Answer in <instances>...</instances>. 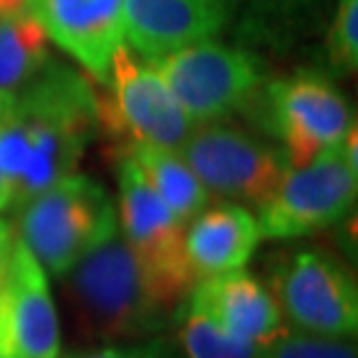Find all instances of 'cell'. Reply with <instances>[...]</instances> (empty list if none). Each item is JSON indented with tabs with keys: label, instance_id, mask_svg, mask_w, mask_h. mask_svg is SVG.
Returning a JSON list of instances; mask_svg holds the SVG:
<instances>
[{
	"label": "cell",
	"instance_id": "cell-1",
	"mask_svg": "<svg viewBox=\"0 0 358 358\" xmlns=\"http://www.w3.org/2000/svg\"><path fill=\"white\" fill-rule=\"evenodd\" d=\"M98 96L89 80L49 63L5 100L0 117V173L14 205L73 175L98 128Z\"/></svg>",
	"mask_w": 358,
	"mask_h": 358
},
{
	"label": "cell",
	"instance_id": "cell-2",
	"mask_svg": "<svg viewBox=\"0 0 358 358\" xmlns=\"http://www.w3.org/2000/svg\"><path fill=\"white\" fill-rule=\"evenodd\" d=\"M70 300L82 333L91 340H124L156 333L170 307L145 266L117 233L70 270Z\"/></svg>",
	"mask_w": 358,
	"mask_h": 358
},
{
	"label": "cell",
	"instance_id": "cell-3",
	"mask_svg": "<svg viewBox=\"0 0 358 358\" xmlns=\"http://www.w3.org/2000/svg\"><path fill=\"white\" fill-rule=\"evenodd\" d=\"M114 233L117 210L110 193L87 175L63 177L21 205L19 240L52 275H68Z\"/></svg>",
	"mask_w": 358,
	"mask_h": 358
},
{
	"label": "cell",
	"instance_id": "cell-4",
	"mask_svg": "<svg viewBox=\"0 0 358 358\" xmlns=\"http://www.w3.org/2000/svg\"><path fill=\"white\" fill-rule=\"evenodd\" d=\"M119 221L124 240L170 307H177L196 286V275L186 259V224L163 203L133 159L124 154L117 166Z\"/></svg>",
	"mask_w": 358,
	"mask_h": 358
},
{
	"label": "cell",
	"instance_id": "cell-5",
	"mask_svg": "<svg viewBox=\"0 0 358 358\" xmlns=\"http://www.w3.org/2000/svg\"><path fill=\"white\" fill-rule=\"evenodd\" d=\"M149 61L196 126L231 117L263 82L261 61L254 54L212 40Z\"/></svg>",
	"mask_w": 358,
	"mask_h": 358
},
{
	"label": "cell",
	"instance_id": "cell-6",
	"mask_svg": "<svg viewBox=\"0 0 358 358\" xmlns=\"http://www.w3.org/2000/svg\"><path fill=\"white\" fill-rule=\"evenodd\" d=\"M356 193L358 170L340 142L307 166L286 170L275 193L259 205L261 238L291 240L331 228L354 210Z\"/></svg>",
	"mask_w": 358,
	"mask_h": 358
},
{
	"label": "cell",
	"instance_id": "cell-7",
	"mask_svg": "<svg viewBox=\"0 0 358 358\" xmlns=\"http://www.w3.org/2000/svg\"><path fill=\"white\" fill-rule=\"evenodd\" d=\"M179 156L210 193L252 205L266 203L289 170L284 149L219 121L193 128Z\"/></svg>",
	"mask_w": 358,
	"mask_h": 358
},
{
	"label": "cell",
	"instance_id": "cell-8",
	"mask_svg": "<svg viewBox=\"0 0 358 358\" xmlns=\"http://www.w3.org/2000/svg\"><path fill=\"white\" fill-rule=\"evenodd\" d=\"M277 307L312 335L349 338L358 328V291L349 270L324 252H298L272 275Z\"/></svg>",
	"mask_w": 358,
	"mask_h": 358
},
{
	"label": "cell",
	"instance_id": "cell-9",
	"mask_svg": "<svg viewBox=\"0 0 358 358\" xmlns=\"http://www.w3.org/2000/svg\"><path fill=\"white\" fill-rule=\"evenodd\" d=\"M268 117L272 131L284 142L289 168L307 166L321 152L340 145L356 126L340 89L312 70L270 84Z\"/></svg>",
	"mask_w": 358,
	"mask_h": 358
},
{
	"label": "cell",
	"instance_id": "cell-10",
	"mask_svg": "<svg viewBox=\"0 0 358 358\" xmlns=\"http://www.w3.org/2000/svg\"><path fill=\"white\" fill-rule=\"evenodd\" d=\"M107 84L114 89V103L98 117H105L112 131H126L135 142L179 152L196 128L152 63L140 61L126 45L112 56Z\"/></svg>",
	"mask_w": 358,
	"mask_h": 358
},
{
	"label": "cell",
	"instance_id": "cell-11",
	"mask_svg": "<svg viewBox=\"0 0 358 358\" xmlns=\"http://www.w3.org/2000/svg\"><path fill=\"white\" fill-rule=\"evenodd\" d=\"M0 352L7 358H61V326L47 272L21 240L0 284Z\"/></svg>",
	"mask_w": 358,
	"mask_h": 358
},
{
	"label": "cell",
	"instance_id": "cell-12",
	"mask_svg": "<svg viewBox=\"0 0 358 358\" xmlns=\"http://www.w3.org/2000/svg\"><path fill=\"white\" fill-rule=\"evenodd\" d=\"M24 10L100 84L110 82L112 56L124 45V0H26Z\"/></svg>",
	"mask_w": 358,
	"mask_h": 358
},
{
	"label": "cell",
	"instance_id": "cell-13",
	"mask_svg": "<svg viewBox=\"0 0 358 358\" xmlns=\"http://www.w3.org/2000/svg\"><path fill=\"white\" fill-rule=\"evenodd\" d=\"M233 17V0H124V38L147 59L210 40Z\"/></svg>",
	"mask_w": 358,
	"mask_h": 358
},
{
	"label": "cell",
	"instance_id": "cell-14",
	"mask_svg": "<svg viewBox=\"0 0 358 358\" xmlns=\"http://www.w3.org/2000/svg\"><path fill=\"white\" fill-rule=\"evenodd\" d=\"M189 307L212 319L228 335L254 345L266 347L284 333L277 300L259 279L242 270L198 279Z\"/></svg>",
	"mask_w": 358,
	"mask_h": 358
},
{
	"label": "cell",
	"instance_id": "cell-15",
	"mask_svg": "<svg viewBox=\"0 0 358 358\" xmlns=\"http://www.w3.org/2000/svg\"><path fill=\"white\" fill-rule=\"evenodd\" d=\"M191 221L184 247L196 279L242 270L261 242L259 221L242 205L210 207Z\"/></svg>",
	"mask_w": 358,
	"mask_h": 358
},
{
	"label": "cell",
	"instance_id": "cell-16",
	"mask_svg": "<svg viewBox=\"0 0 358 358\" xmlns=\"http://www.w3.org/2000/svg\"><path fill=\"white\" fill-rule=\"evenodd\" d=\"M126 154L182 224H189L210 203V191L175 149L133 140Z\"/></svg>",
	"mask_w": 358,
	"mask_h": 358
},
{
	"label": "cell",
	"instance_id": "cell-17",
	"mask_svg": "<svg viewBox=\"0 0 358 358\" xmlns=\"http://www.w3.org/2000/svg\"><path fill=\"white\" fill-rule=\"evenodd\" d=\"M49 63V38L26 10L0 14V96H14Z\"/></svg>",
	"mask_w": 358,
	"mask_h": 358
},
{
	"label": "cell",
	"instance_id": "cell-18",
	"mask_svg": "<svg viewBox=\"0 0 358 358\" xmlns=\"http://www.w3.org/2000/svg\"><path fill=\"white\" fill-rule=\"evenodd\" d=\"M186 358H259L263 345L238 340L219 328L205 314L186 305L184 324L179 331Z\"/></svg>",
	"mask_w": 358,
	"mask_h": 358
},
{
	"label": "cell",
	"instance_id": "cell-19",
	"mask_svg": "<svg viewBox=\"0 0 358 358\" xmlns=\"http://www.w3.org/2000/svg\"><path fill=\"white\" fill-rule=\"evenodd\" d=\"M259 358H358L356 345L345 338L312 333H282L261 349Z\"/></svg>",
	"mask_w": 358,
	"mask_h": 358
},
{
	"label": "cell",
	"instance_id": "cell-20",
	"mask_svg": "<svg viewBox=\"0 0 358 358\" xmlns=\"http://www.w3.org/2000/svg\"><path fill=\"white\" fill-rule=\"evenodd\" d=\"M328 61L340 75H352L358 68V0H338L331 33Z\"/></svg>",
	"mask_w": 358,
	"mask_h": 358
},
{
	"label": "cell",
	"instance_id": "cell-21",
	"mask_svg": "<svg viewBox=\"0 0 358 358\" xmlns=\"http://www.w3.org/2000/svg\"><path fill=\"white\" fill-rule=\"evenodd\" d=\"M73 358H168V352L161 342H149V345L138 347H103Z\"/></svg>",
	"mask_w": 358,
	"mask_h": 358
},
{
	"label": "cell",
	"instance_id": "cell-22",
	"mask_svg": "<svg viewBox=\"0 0 358 358\" xmlns=\"http://www.w3.org/2000/svg\"><path fill=\"white\" fill-rule=\"evenodd\" d=\"M14 245H17V240L12 235V228L7 226V221L0 219V284H3V279L7 275V268H10Z\"/></svg>",
	"mask_w": 358,
	"mask_h": 358
},
{
	"label": "cell",
	"instance_id": "cell-23",
	"mask_svg": "<svg viewBox=\"0 0 358 358\" xmlns=\"http://www.w3.org/2000/svg\"><path fill=\"white\" fill-rule=\"evenodd\" d=\"M247 3L252 5L256 12L284 14V12H293L296 7H300L303 0H247ZM233 7H235V0H233Z\"/></svg>",
	"mask_w": 358,
	"mask_h": 358
},
{
	"label": "cell",
	"instance_id": "cell-24",
	"mask_svg": "<svg viewBox=\"0 0 358 358\" xmlns=\"http://www.w3.org/2000/svg\"><path fill=\"white\" fill-rule=\"evenodd\" d=\"M10 96H0V117H3V107H5V100ZM12 205V193H10V186H7L3 173H0V210Z\"/></svg>",
	"mask_w": 358,
	"mask_h": 358
},
{
	"label": "cell",
	"instance_id": "cell-25",
	"mask_svg": "<svg viewBox=\"0 0 358 358\" xmlns=\"http://www.w3.org/2000/svg\"><path fill=\"white\" fill-rule=\"evenodd\" d=\"M26 7V0H0V14H12Z\"/></svg>",
	"mask_w": 358,
	"mask_h": 358
},
{
	"label": "cell",
	"instance_id": "cell-26",
	"mask_svg": "<svg viewBox=\"0 0 358 358\" xmlns=\"http://www.w3.org/2000/svg\"><path fill=\"white\" fill-rule=\"evenodd\" d=\"M0 358H7V356H5V354H3V352H0Z\"/></svg>",
	"mask_w": 358,
	"mask_h": 358
}]
</instances>
